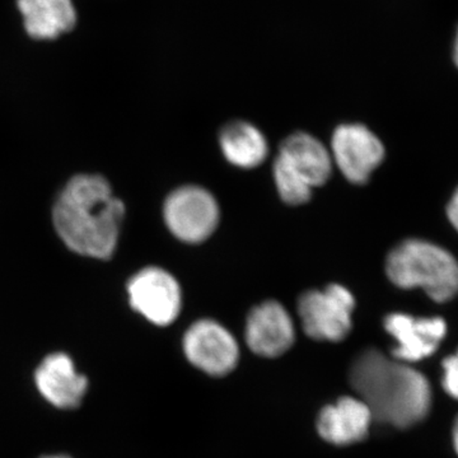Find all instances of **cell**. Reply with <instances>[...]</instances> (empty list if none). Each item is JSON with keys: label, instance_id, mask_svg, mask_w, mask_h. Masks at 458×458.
<instances>
[{"label": "cell", "instance_id": "9", "mask_svg": "<svg viewBox=\"0 0 458 458\" xmlns=\"http://www.w3.org/2000/svg\"><path fill=\"white\" fill-rule=\"evenodd\" d=\"M385 328L394 337V360L415 363L432 357L447 334V324L441 318H414L393 313L385 318Z\"/></svg>", "mask_w": 458, "mask_h": 458}, {"label": "cell", "instance_id": "15", "mask_svg": "<svg viewBox=\"0 0 458 458\" xmlns=\"http://www.w3.org/2000/svg\"><path fill=\"white\" fill-rule=\"evenodd\" d=\"M219 143L229 164L241 168L258 167L269 150L262 132L246 122L227 123L221 131Z\"/></svg>", "mask_w": 458, "mask_h": 458}, {"label": "cell", "instance_id": "16", "mask_svg": "<svg viewBox=\"0 0 458 458\" xmlns=\"http://www.w3.org/2000/svg\"><path fill=\"white\" fill-rule=\"evenodd\" d=\"M274 180L282 200L289 205H302L311 199L312 188L282 158L274 164Z\"/></svg>", "mask_w": 458, "mask_h": 458}, {"label": "cell", "instance_id": "12", "mask_svg": "<svg viewBox=\"0 0 458 458\" xmlns=\"http://www.w3.org/2000/svg\"><path fill=\"white\" fill-rule=\"evenodd\" d=\"M372 420V412L363 401L343 397L322 410L318 423V433L333 445H352L369 434Z\"/></svg>", "mask_w": 458, "mask_h": 458}, {"label": "cell", "instance_id": "20", "mask_svg": "<svg viewBox=\"0 0 458 458\" xmlns=\"http://www.w3.org/2000/svg\"><path fill=\"white\" fill-rule=\"evenodd\" d=\"M454 63H456V65L458 66V32H457V38L456 42H454Z\"/></svg>", "mask_w": 458, "mask_h": 458}, {"label": "cell", "instance_id": "2", "mask_svg": "<svg viewBox=\"0 0 458 458\" xmlns=\"http://www.w3.org/2000/svg\"><path fill=\"white\" fill-rule=\"evenodd\" d=\"M351 382L373 419L382 423L410 428L429 414L432 388L426 376L381 352H361L352 364Z\"/></svg>", "mask_w": 458, "mask_h": 458}, {"label": "cell", "instance_id": "19", "mask_svg": "<svg viewBox=\"0 0 458 458\" xmlns=\"http://www.w3.org/2000/svg\"><path fill=\"white\" fill-rule=\"evenodd\" d=\"M454 450H456L458 454V417L456 418V420H454Z\"/></svg>", "mask_w": 458, "mask_h": 458}, {"label": "cell", "instance_id": "7", "mask_svg": "<svg viewBox=\"0 0 458 458\" xmlns=\"http://www.w3.org/2000/svg\"><path fill=\"white\" fill-rule=\"evenodd\" d=\"M331 158L346 180L361 185L384 161L385 148L366 126L348 123L334 132Z\"/></svg>", "mask_w": 458, "mask_h": 458}, {"label": "cell", "instance_id": "10", "mask_svg": "<svg viewBox=\"0 0 458 458\" xmlns=\"http://www.w3.org/2000/svg\"><path fill=\"white\" fill-rule=\"evenodd\" d=\"M295 339L291 315L276 301H267L250 312L246 324L249 348L261 357L284 354Z\"/></svg>", "mask_w": 458, "mask_h": 458}, {"label": "cell", "instance_id": "1", "mask_svg": "<svg viewBox=\"0 0 458 458\" xmlns=\"http://www.w3.org/2000/svg\"><path fill=\"white\" fill-rule=\"evenodd\" d=\"M125 207L104 177L81 174L69 181L54 208L60 238L77 254L110 259L119 240Z\"/></svg>", "mask_w": 458, "mask_h": 458}, {"label": "cell", "instance_id": "18", "mask_svg": "<svg viewBox=\"0 0 458 458\" xmlns=\"http://www.w3.org/2000/svg\"><path fill=\"white\" fill-rule=\"evenodd\" d=\"M447 216L451 225L458 232V189L454 191V197L451 198L450 203H448Z\"/></svg>", "mask_w": 458, "mask_h": 458}, {"label": "cell", "instance_id": "5", "mask_svg": "<svg viewBox=\"0 0 458 458\" xmlns=\"http://www.w3.org/2000/svg\"><path fill=\"white\" fill-rule=\"evenodd\" d=\"M165 221L179 240L200 243L218 227L219 207L207 190L185 186L172 192L165 200Z\"/></svg>", "mask_w": 458, "mask_h": 458}, {"label": "cell", "instance_id": "3", "mask_svg": "<svg viewBox=\"0 0 458 458\" xmlns=\"http://www.w3.org/2000/svg\"><path fill=\"white\" fill-rule=\"evenodd\" d=\"M386 271L394 285L423 289L436 302H448L458 294V261L428 241L414 238L399 243L387 256Z\"/></svg>", "mask_w": 458, "mask_h": 458}, {"label": "cell", "instance_id": "17", "mask_svg": "<svg viewBox=\"0 0 458 458\" xmlns=\"http://www.w3.org/2000/svg\"><path fill=\"white\" fill-rule=\"evenodd\" d=\"M442 386L452 399L458 401V349L442 363Z\"/></svg>", "mask_w": 458, "mask_h": 458}, {"label": "cell", "instance_id": "6", "mask_svg": "<svg viewBox=\"0 0 458 458\" xmlns=\"http://www.w3.org/2000/svg\"><path fill=\"white\" fill-rule=\"evenodd\" d=\"M129 300L135 311L158 327L179 318L182 294L177 280L159 267H147L131 280Z\"/></svg>", "mask_w": 458, "mask_h": 458}, {"label": "cell", "instance_id": "4", "mask_svg": "<svg viewBox=\"0 0 458 458\" xmlns=\"http://www.w3.org/2000/svg\"><path fill=\"white\" fill-rule=\"evenodd\" d=\"M355 300L345 286L331 284L300 298L298 312L304 333L322 342H340L352 328Z\"/></svg>", "mask_w": 458, "mask_h": 458}, {"label": "cell", "instance_id": "21", "mask_svg": "<svg viewBox=\"0 0 458 458\" xmlns=\"http://www.w3.org/2000/svg\"><path fill=\"white\" fill-rule=\"evenodd\" d=\"M41 458H71V457L64 456V454H55V456H44Z\"/></svg>", "mask_w": 458, "mask_h": 458}, {"label": "cell", "instance_id": "8", "mask_svg": "<svg viewBox=\"0 0 458 458\" xmlns=\"http://www.w3.org/2000/svg\"><path fill=\"white\" fill-rule=\"evenodd\" d=\"M183 351L197 369L208 375L225 376L236 367L240 351L227 328L212 319L192 325L183 339Z\"/></svg>", "mask_w": 458, "mask_h": 458}, {"label": "cell", "instance_id": "14", "mask_svg": "<svg viewBox=\"0 0 458 458\" xmlns=\"http://www.w3.org/2000/svg\"><path fill=\"white\" fill-rule=\"evenodd\" d=\"M27 33L36 40H54L77 22L73 0H17Z\"/></svg>", "mask_w": 458, "mask_h": 458}, {"label": "cell", "instance_id": "11", "mask_svg": "<svg viewBox=\"0 0 458 458\" xmlns=\"http://www.w3.org/2000/svg\"><path fill=\"white\" fill-rule=\"evenodd\" d=\"M38 391L59 409H75L89 388L86 376L75 370L73 360L63 352L45 358L35 373Z\"/></svg>", "mask_w": 458, "mask_h": 458}, {"label": "cell", "instance_id": "13", "mask_svg": "<svg viewBox=\"0 0 458 458\" xmlns=\"http://www.w3.org/2000/svg\"><path fill=\"white\" fill-rule=\"evenodd\" d=\"M279 158L302 177L311 188L327 183L333 171V158L327 147L311 134L294 132L280 147Z\"/></svg>", "mask_w": 458, "mask_h": 458}]
</instances>
